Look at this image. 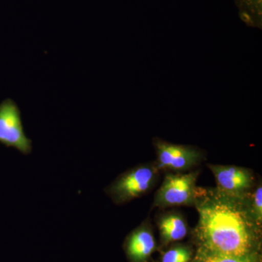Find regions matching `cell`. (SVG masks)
<instances>
[{"label": "cell", "mask_w": 262, "mask_h": 262, "mask_svg": "<svg viewBox=\"0 0 262 262\" xmlns=\"http://www.w3.org/2000/svg\"><path fill=\"white\" fill-rule=\"evenodd\" d=\"M241 19L251 27H261V0H236Z\"/></svg>", "instance_id": "9"}, {"label": "cell", "mask_w": 262, "mask_h": 262, "mask_svg": "<svg viewBox=\"0 0 262 262\" xmlns=\"http://www.w3.org/2000/svg\"><path fill=\"white\" fill-rule=\"evenodd\" d=\"M0 143L24 155L32 151V141L24 132L20 108L10 98L0 103Z\"/></svg>", "instance_id": "4"}, {"label": "cell", "mask_w": 262, "mask_h": 262, "mask_svg": "<svg viewBox=\"0 0 262 262\" xmlns=\"http://www.w3.org/2000/svg\"><path fill=\"white\" fill-rule=\"evenodd\" d=\"M153 145L156 151L158 170L181 173L194 168L203 159V152L194 146L182 145L155 138Z\"/></svg>", "instance_id": "5"}, {"label": "cell", "mask_w": 262, "mask_h": 262, "mask_svg": "<svg viewBox=\"0 0 262 262\" xmlns=\"http://www.w3.org/2000/svg\"><path fill=\"white\" fill-rule=\"evenodd\" d=\"M241 200L218 192H202L198 196L194 206L199 214L196 232L201 251L229 256L253 255L258 225Z\"/></svg>", "instance_id": "1"}, {"label": "cell", "mask_w": 262, "mask_h": 262, "mask_svg": "<svg viewBox=\"0 0 262 262\" xmlns=\"http://www.w3.org/2000/svg\"><path fill=\"white\" fill-rule=\"evenodd\" d=\"M251 213L255 222L258 226L261 225L262 218V188L261 185L258 186L253 194L251 201Z\"/></svg>", "instance_id": "12"}, {"label": "cell", "mask_w": 262, "mask_h": 262, "mask_svg": "<svg viewBox=\"0 0 262 262\" xmlns=\"http://www.w3.org/2000/svg\"><path fill=\"white\" fill-rule=\"evenodd\" d=\"M199 172L168 173L155 195L154 206L158 208L194 206L201 189L196 186Z\"/></svg>", "instance_id": "3"}, {"label": "cell", "mask_w": 262, "mask_h": 262, "mask_svg": "<svg viewBox=\"0 0 262 262\" xmlns=\"http://www.w3.org/2000/svg\"><path fill=\"white\" fill-rule=\"evenodd\" d=\"M158 227L165 244L181 241L187 234V222L179 213H169L162 215L158 221Z\"/></svg>", "instance_id": "8"}, {"label": "cell", "mask_w": 262, "mask_h": 262, "mask_svg": "<svg viewBox=\"0 0 262 262\" xmlns=\"http://www.w3.org/2000/svg\"><path fill=\"white\" fill-rule=\"evenodd\" d=\"M156 248L152 231L146 222L133 230L124 243V250L130 262H146Z\"/></svg>", "instance_id": "7"}, {"label": "cell", "mask_w": 262, "mask_h": 262, "mask_svg": "<svg viewBox=\"0 0 262 262\" xmlns=\"http://www.w3.org/2000/svg\"><path fill=\"white\" fill-rule=\"evenodd\" d=\"M213 172L217 192L229 198L244 199L252 187L253 174L247 168L234 165H208Z\"/></svg>", "instance_id": "6"}, {"label": "cell", "mask_w": 262, "mask_h": 262, "mask_svg": "<svg viewBox=\"0 0 262 262\" xmlns=\"http://www.w3.org/2000/svg\"><path fill=\"white\" fill-rule=\"evenodd\" d=\"M198 262H256L253 255L237 256L229 255L216 254L201 251Z\"/></svg>", "instance_id": "10"}, {"label": "cell", "mask_w": 262, "mask_h": 262, "mask_svg": "<svg viewBox=\"0 0 262 262\" xmlns=\"http://www.w3.org/2000/svg\"><path fill=\"white\" fill-rule=\"evenodd\" d=\"M192 258V252L186 246H177L170 248L164 253L161 262H189Z\"/></svg>", "instance_id": "11"}, {"label": "cell", "mask_w": 262, "mask_h": 262, "mask_svg": "<svg viewBox=\"0 0 262 262\" xmlns=\"http://www.w3.org/2000/svg\"><path fill=\"white\" fill-rule=\"evenodd\" d=\"M158 173L156 164L137 165L118 176L105 192L115 204H126L149 192L158 180Z\"/></svg>", "instance_id": "2"}]
</instances>
